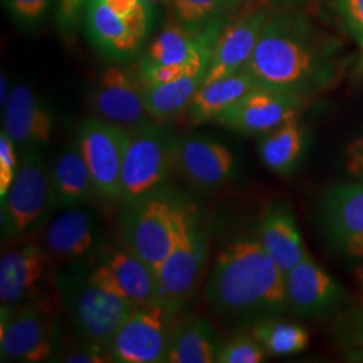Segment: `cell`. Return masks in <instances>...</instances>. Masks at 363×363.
Here are the masks:
<instances>
[{
    "label": "cell",
    "instance_id": "cell-1",
    "mask_svg": "<svg viewBox=\"0 0 363 363\" xmlns=\"http://www.w3.org/2000/svg\"><path fill=\"white\" fill-rule=\"evenodd\" d=\"M244 70L257 88L307 97L327 88L337 73V45L304 18L269 16Z\"/></svg>",
    "mask_w": 363,
    "mask_h": 363
},
{
    "label": "cell",
    "instance_id": "cell-2",
    "mask_svg": "<svg viewBox=\"0 0 363 363\" xmlns=\"http://www.w3.org/2000/svg\"><path fill=\"white\" fill-rule=\"evenodd\" d=\"M205 298L220 316L256 322L286 311V273L257 235H240L222 247L208 274Z\"/></svg>",
    "mask_w": 363,
    "mask_h": 363
},
{
    "label": "cell",
    "instance_id": "cell-3",
    "mask_svg": "<svg viewBox=\"0 0 363 363\" xmlns=\"http://www.w3.org/2000/svg\"><path fill=\"white\" fill-rule=\"evenodd\" d=\"M187 208L189 205L167 187L132 203H123L120 213L123 245L157 274L174 247Z\"/></svg>",
    "mask_w": 363,
    "mask_h": 363
},
{
    "label": "cell",
    "instance_id": "cell-4",
    "mask_svg": "<svg viewBox=\"0 0 363 363\" xmlns=\"http://www.w3.org/2000/svg\"><path fill=\"white\" fill-rule=\"evenodd\" d=\"M58 283L78 340L108 349L135 306L93 283L84 262L72 265Z\"/></svg>",
    "mask_w": 363,
    "mask_h": 363
},
{
    "label": "cell",
    "instance_id": "cell-5",
    "mask_svg": "<svg viewBox=\"0 0 363 363\" xmlns=\"http://www.w3.org/2000/svg\"><path fill=\"white\" fill-rule=\"evenodd\" d=\"M130 140L121 172V202L132 203L167 187L177 136L155 120L128 128Z\"/></svg>",
    "mask_w": 363,
    "mask_h": 363
},
{
    "label": "cell",
    "instance_id": "cell-6",
    "mask_svg": "<svg viewBox=\"0 0 363 363\" xmlns=\"http://www.w3.org/2000/svg\"><path fill=\"white\" fill-rule=\"evenodd\" d=\"M43 296L0 310V361L52 362L60 350L57 315Z\"/></svg>",
    "mask_w": 363,
    "mask_h": 363
},
{
    "label": "cell",
    "instance_id": "cell-7",
    "mask_svg": "<svg viewBox=\"0 0 363 363\" xmlns=\"http://www.w3.org/2000/svg\"><path fill=\"white\" fill-rule=\"evenodd\" d=\"M3 240L31 233L55 210L50 167L39 151L21 156V166L7 194L0 199Z\"/></svg>",
    "mask_w": 363,
    "mask_h": 363
},
{
    "label": "cell",
    "instance_id": "cell-8",
    "mask_svg": "<svg viewBox=\"0 0 363 363\" xmlns=\"http://www.w3.org/2000/svg\"><path fill=\"white\" fill-rule=\"evenodd\" d=\"M84 25L93 48L117 64L136 57L155 21V6L143 1L123 11L104 0H88L84 9Z\"/></svg>",
    "mask_w": 363,
    "mask_h": 363
},
{
    "label": "cell",
    "instance_id": "cell-9",
    "mask_svg": "<svg viewBox=\"0 0 363 363\" xmlns=\"http://www.w3.org/2000/svg\"><path fill=\"white\" fill-rule=\"evenodd\" d=\"M208 256V233L198 214L187 208L174 247L156 274L159 300L179 311L193 295Z\"/></svg>",
    "mask_w": 363,
    "mask_h": 363
},
{
    "label": "cell",
    "instance_id": "cell-10",
    "mask_svg": "<svg viewBox=\"0 0 363 363\" xmlns=\"http://www.w3.org/2000/svg\"><path fill=\"white\" fill-rule=\"evenodd\" d=\"M178 312L159 298L135 307L108 347L112 362L167 363L169 337Z\"/></svg>",
    "mask_w": 363,
    "mask_h": 363
},
{
    "label": "cell",
    "instance_id": "cell-11",
    "mask_svg": "<svg viewBox=\"0 0 363 363\" xmlns=\"http://www.w3.org/2000/svg\"><path fill=\"white\" fill-rule=\"evenodd\" d=\"M79 150L91 171L96 195L104 201L121 199V172L130 130L100 117L86 118L76 132Z\"/></svg>",
    "mask_w": 363,
    "mask_h": 363
},
{
    "label": "cell",
    "instance_id": "cell-12",
    "mask_svg": "<svg viewBox=\"0 0 363 363\" xmlns=\"http://www.w3.org/2000/svg\"><path fill=\"white\" fill-rule=\"evenodd\" d=\"M320 226L343 257L363 259V181L337 183L320 202Z\"/></svg>",
    "mask_w": 363,
    "mask_h": 363
},
{
    "label": "cell",
    "instance_id": "cell-13",
    "mask_svg": "<svg viewBox=\"0 0 363 363\" xmlns=\"http://www.w3.org/2000/svg\"><path fill=\"white\" fill-rule=\"evenodd\" d=\"M174 166L198 190L211 193L233 179L237 160L220 140L201 133L175 139Z\"/></svg>",
    "mask_w": 363,
    "mask_h": 363
},
{
    "label": "cell",
    "instance_id": "cell-14",
    "mask_svg": "<svg viewBox=\"0 0 363 363\" xmlns=\"http://www.w3.org/2000/svg\"><path fill=\"white\" fill-rule=\"evenodd\" d=\"M94 115L124 128H133L152 118L144 104L138 70L121 65L108 66L97 77L89 93Z\"/></svg>",
    "mask_w": 363,
    "mask_h": 363
},
{
    "label": "cell",
    "instance_id": "cell-15",
    "mask_svg": "<svg viewBox=\"0 0 363 363\" xmlns=\"http://www.w3.org/2000/svg\"><path fill=\"white\" fill-rule=\"evenodd\" d=\"M88 274L93 283L127 298L135 307L159 298L155 272L125 245L101 255L88 268Z\"/></svg>",
    "mask_w": 363,
    "mask_h": 363
},
{
    "label": "cell",
    "instance_id": "cell-16",
    "mask_svg": "<svg viewBox=\"0 0 363 363\" xmlns=\"http://www.w3.org/2000/svg\"><path fill=\"white\" fill-rule=\"evenodd\" d=\"M304 97L255 88L228 108L214 123L242 135H264L298 117Z\"/></svg>",
    "mask_w": 363,
    "mask_h": 363
},
{
    "label": "cell",
    "instance_id": "cell-17",
    "mask_svg": "<svg viewBox=\"0 0 363 363\" xmlns=\"http://www.w3.org/2000/svg\"><path fill=\"white\" fill-rule=\"evenodd\" d=\"M103 229L99 217L82 206L61 208L45 229L43 247L52 259L82 264L103 245Z\"/></svg>",
    "mask_w": 363,
    "mask_h": 363
},
{
    "label": "cell",
    "instance_id": "cell-18",
    "mask_svg": "<svg viewBox=\"0 0 363 363\" xmlns=\"http://www.w3.org/2000/svg\"><path fill=\"white\" fill-rule=\"evenodd\" d=\"M286 311L298 318H319L337 311L346 292L310 255L286 273Z\"/></svg>",
    "mask_w": 363,
    "mask_h": 363
},
{
    "label": "cell",
    "instance_id": "cell-19",
    "mask_svg": "<svg viewBox=\"0 0 363 363\" xmlns=\"http://www.w3.org/2000/svg\"><path fill=\"white\" fill-rule=\"evenodd\" d=\"M21 156L50 143L54 116L43 99L23 82L15 84L3 111V128Z\"/></svg>",
    "mask_w": 363,
    "mask_h": 363
},
{
    "label": "cell",
    "instance_id": "cell-20",
    "mask_svg": "<svg viewBox=\"0 0 363 363\" xmlns=\"http://www.w3.org/2000/svg\"><path fill=\"white\" fill-rule=\"evenodd\" d=\"M52 257L37 244H26L1 253L0 303L18 306L42 296L49 281Z\"/></svg>",
    "mask_w": 363,
    "mask_h": 363
},
{
    "label": "cell",
    "instance_id": "cell-21",
    "mask_svg": "<svg viewBox=\"0 0 363 363\" xmlns=\"http://www.w3.org/2000/svg\"><path fill=\"white\" fill-rule=\"evenodd\" d=\"M268 18L269 13L264 9H256L222 27L214 40L203 82L242 70L255 52Z\"/></svg>",
    "mask_w": 363,
    "mask_h": 363
},
{
    "label": "cell",
    "instance_id": "cell-22",
    "mask_svg": "<svg viewBox=\"0 0 363 363\" xmlns=\"http://www.w3.org/2000/svg\"><path fill=\"white\" fill-rule=\"evenodd\" d=\"M257 237L265 252L284 273L308 255L296 218L286 201H274L264 210Z\"/></svg>",
    "mask_w": 363,
    "mask_h": 363
},
{
    "label": "cell",
    "instance_id": "cell-23",
    "mask_svg": "<svg viewBox=\"0 0 363 363\" xmlns=\"http://www.w3.org/2000/svg\"><path fill=\"white\" fill-rule=\"evenodd\" d=\"M50 177L55 208L82 206L97 196L91 171L76 139L55 157Z\"/></svg>",
    "mask_w": 363,
    "mask_h": 363
},
{
    "label": "cell",
    "instance_id": "cell-24",
    "mask_svg": "<svg viewBox=\"0 0 363 363\" xmlns=\"http://www.w3.org/2000/svg\"><path fill=\"white\" fill-rule=\"evenodd\" d=\"M257 88L253 79L242 69L233 74L203 82L195 93L186 116L191 125L213 123L247 91Z\"/></svg>",
    "mask_w": 363,
    "mask_h": 363
},
{
    "label": "cell",
    "instance_id": "cell-25",
    "mask_svg": "<svg viewBox=\"0 0 363 363\" xmlns=\"http://www.w3.org/2000/svg\"><path fill=\"white\" fill-rule=\"evenodd\" d=\"M220 345L206 319L187 318L171 331L167 363H216Z\"/></svg>",
    "mask_w": 363,
    "mask_h": 363
},
{
    "label": "cell",
    "instance_id": "cell-26",
    "mask_svg": "<svg viewBox=\"0 0 363 363\" xmlns=\"http://www.w3.org/2000/svg\"><path fill=\"white\" fill-rule=\"evenodd\" d=\"M306 130L295 117L262 135L259 159L273 174L286 177L298 169L306 152Z\"/></svg>",
    "mask_w": 363,
    "mask_h": 363
},
{
    "label": "cell",
    "instance_id": "cell-27",
    "mask_svg": "<svg viewBox=\"0 0 363 363\" xmlns=\"http://www.w3.org/2000/svg\"><path fill=\"white\" fill-rule=\"evenodd\" d=\"M203 81L205 74H199L159 85L142 84L144 104L148 115L152 120L163 124L186 113Z\"/></svg>",
    "mask_w": 363,
    "mask_h": 363
},
{
    "label": "cell",
    "instance_id": "cell-28",
    "mask_svg": "<svg viewBox=\"0 0 363 363\" xmlns=\"http://www.w3.org/2000/svg\"><path fill=\"white\" fill-rule=\"evenodd\" d=\"M250 334L269 355L286 357L298 354L308 346V333L296 323L268 316L253 322Z\"/></svg>",
    "mask_w": 363,
    "mask_h": 363
},
{
    "label": "cell",
    "instance_id": "cell-29",
    "mask_svg": "<svg viewBox=\"0 0 363 363\" xmlns=\"http://www.w3.org/2000/svg\"><path fill=\"white\" fill-rule=\"evenodd\" d=\"M232 0H171L175 19L194 31L202 33L220 27L223 13Z\"/></svg>",
    "mask_w": 363,
    "mask_h": 363
},
{
    "label": "cell",
    "instance_id": "cell-30",
    "mask_svg": "<svg viewBox=\"0 0 363 363\" xmlns=\"http://www.w3.org/2000/svg\"><path fill=\"white\" fill-rule=\"evenodd\" d=\"M55 0H3L13 23L23 30H37L43 25Z\"/></svg>",
    "mask_w": 363,
    "mask_h": 363
},
{
    "label": "cell",
    "instance_id": "cell-31",
    "mask_svg": "<svg viewBox=\"0 0 363 363\" xmlns=\"http://www.w3.org/2000/svg\"><path fill=\"white\" fill-rule=\"evenodd\" d=\"M267 352L249 333H240L220 345L216 363H259Z\"/></svg>",
    "mask_w": 363,
    "mask_h": 363
},
{
    "label": "cell",
    "instance_id": "cell-32",
    "mask_svg": "<svg viewBox=\"0 0 363 363\" xmlns=\"http://www.w3.org/2000/svg\"><path fill=\"white\" fill-rule=\"evenodd\" d=\"M21 166V154L15 144L1 130L0 132V199L7 194Z\"/></svg>",
    "mask_w": 363,
    "mask_h": 363
},
{
    "label": "cell",
    "instance_id": "cell-33",
    "mask_svg": "<svg viewBox=\"0 0 363 363\" xmlns=\"http://www.w3.org/2000/svg\"><path fill=\"white\" fill-rule=\"evenodd\" d=\"M52 362L106 363L112 362L109 350L103 346L78 340L77 346L57 352Z\"/></svg>",
    "mask_w": 363,
    "mask_h": 363
},
{
    "label": "cell",
    "instance_id": "cell-34",
    "mask_svg": "<svg viewBox=\"0 0 363 363\" xmlns=\"http://www.w3.org/2000/svg\"><path fill=\"white\" fill-rule=\"evenodd\" d=\"M86 1L88 0H57L55 21L64 35H74Z\"/></svg>",
    "mask_w": 363,
    "mask_h": 363
},
{
    "label": "cell",
    "instance_id": "cell-35",
    "mask_svg": "<svg viewBox=\"0 0 363 363\" xmlns=\"http://www.w3.org/2000/svg\"><path fill=\"white\" fill-rule=\"evenodd\" d=\"M337 4L347 30L363 48V0H337Z\"/></svg>",
    "mask_w": 363,
    "mask_h": 363
},
{
    "label": "cell",
    "instance_id": "cell-36",
    "mask_svg": "<svg viewBox=\"0 0 363 363\" xmlns=\"http://www.w3.org/2000/svg\"><path fill=\"white\" fill-rule=\"evenodd\" d=\"M345 169L355 181H363V135L351 142L345 151Z\"/></svg>",
    "mask_w": 363,
    "mask_h": 363
},
{
    "label": "cell",
    "instance_id": "cell-37",
    "mask_svg": "<svg viewBox=\"0 0 363 363\" xmlns=\"http://www.w3.org/2000/svg\"><path fill=\"white\" fill-rule=\"evenodd\" d=\"M11 89L13 88H10V85H9L7 76L4 73H1V77H0V106H1V112L4 111L6 105L9 103Z\"/></svg>",
    "mask_w": 363,
    "mask_h": 363
},
{
    "label": "cell",
    "instance_id": "cell-38",
    "mask_svg": "<svg viewBox=\"0 0 363 363\" xmlns=\"http://www.w3.org/2000/svg\"><path fill=\"white\" fill-rule=\"evenodd\" d=\"M269 1L274 6H283V7H294V6H300L303 3H307L308 0H265Z\"/></svg>",
    "mask_w": 363,
    "mask_h": 363
},
{
    "label": "cell",
    "instance_id": "cell-39",
    "mask_svg": "<svg viewBox=\"0 0 363 363\" xmlns=\"http://www.w3.org/2000/svg\"><path fill=\"white\" fill-rule=\"evenodd\" d=\"M143 1L151 4V6H156V4H167L171 0H143Z\"/></svg>",
    "mask_w": 363,
    "mask_h": 363
},
{
    "label": "cell",
    "instance_id": "cell-40",
    "mask_svg": "<svg viewBox=\"0 0 363 363\" xmlns=\"http://www.w3.org/2000/svg\"><path fill=\"white\" fill-rule=\"evenodd\" d=\"M352 357H354V359H361V361H363V351L362 352H357V354H354Z\"/></svg>",
    "mask_w": 363,
    "mask_h": 363
},
{
    "label": "cell",
    "instance_id": "cell-41",
    "mask_svg": "<svg viewBox=\"0 0 363 363\" xmlns=\"http://www.w3.org/2000/svg\"><path fill=\"white\" fill-rule=\"evenodd\" d=\"M361 283H362V286H363V268H362V276H361Z\"/></svg>",
    "mask_w": 363,
    "mask_h": 363
},
{
    "label": "cell",
    "instance_id": "cell-42",
    "mask_svg": "<svg viewBox=\"0 0 363 363\" xmlns=\"http://www.w3.org/2000/svg\"><path fill=\"white\" fill-rule=\"evenodd\" d=\"M362 66H363V62H362Z\"/></svg>",
    "mask_w": 363,
    "mask_h": 363
}]
</instances>
